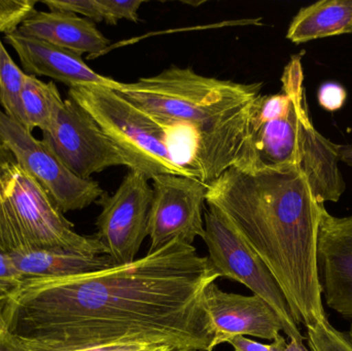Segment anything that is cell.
Returning a JSON list of instances; mask_svg holds the SVG:
<instances>
[{
	"label": "cell",
	"mask_w": 352,
	"mask_h": 351,
	"mask_svg": "<svg viewBox=\"0 0 352 351\" xmlns=\"http://www.w3.org/2000/svg\"><path fill=\"white\" fill-rule=\"evenodd\" d=\"M203 303L214 331L213 350L238 336L273 341L285 331L274 309L256 295L225 292L213 282L203 293Z\"/></svg>",
	"instance_id": "4fadbf2b"
},
{
	"label": "cell",
	"mask_w": 352,
	"mask_h": 351,
	"mask_svg": "<svg viewBox=\"0 0 352 351\" xmlns=\"http://www.w3.org/2000/svg\"><path fill=\"white\" fill-rule=\"evenodd\" d=\"M23 282L24 278L16 269L12 256L0 251V302H6Z\"/></svg>",
	"instance_id": "cb8c5ba5"
},
{
	"label": "cell",
	"mask_w": 352,
	"mask_h": 351,
	"mask_svg": "<svg viewBox=\"0 0 352 351\" xmlns=\"http://www.w3.org/2000/svg\"><path fill=\"white\" fill-rule=\"evenodd\" d=\"M63 101L55 82H45L26 74L22 90L24 127L31 133L35 128L47 131Z\"/></svg>",
	"instance_id": "ac0fdd59"
},
{
	"label": "cell",
	"mask_w": 352,
	"mask_h": 351,
	"mask_svg": "<svg viewBox=\"0 0 352 351\" xmlns=\"http://www.w3.org/2000/svg\"><path fill=\"white\" fill-rule=\"evenodd\" d=\"M318 273L327 305L349 321L352 335V216L338 218L320 210Z\"/></svg>",
	"instance_id": "7c38bea8"
},
{
	"label": "cell",
	"mask_w": 352,
	"mask_h": 351,
	"mask_svg": "<svg viewBox=\"0 0 352 351\" xmlns=\"http://www.w3.org/2000/svg\"><path fill=\"white\" fill-rule=\"evenodd\" d=\"M346 96V91L341 84L326 82L318 90V103L326 111H336L344 105Z\"/></svg>",
	"instance_id": "d4e9b609"
},
{
	"label": "cell",
	"mask_w": 352,
	"mask_h": 351,
	"mask_svg": "<svg viewBox=\"0 0 352 351\" xmlns=\"http://www.w3.org/2000/svg\"><path fill=\"white\" fill-rule=\"evenodd\" d=\"M307 339L312 351H352V335L339 331L331 325L329 319L308 326Z\"/></svg>",
	"instance_id": "ffe728a7"
},
{
	"label": "cell",
	"mask_w": 352,
	"mask_h": 351,
	"mask_svg": "<svg viewBox=\"0 0 352 351\" xmlns=\"http://www.w3.org/2000/svg\"><path fill=\"white\" fill-rule=\"evenodd\" d=\"M4 41L18 54L26 74L47 76L69 87L99 86L118 91L121 82L97 73L91 69L82 56L18 30L4 35Z\"/></svg>",
	"instance_id": "5bb4252c"
},
{
	"label": "cell",
	"mask_w": 352,
	"mask_h": 351,
	"mask_svg": "<svg viewBox=\"0 0 352 351\" xmlns=\"http://www.w3.org/2000/svg\"><path fill=\"white\" fill-rule=\"evenodd\" d=\"M287 351H312L310 348L304 346L303 341H298V340H289L287 344Z\"/></svg>",
	"instance_id": "4dcf8cb0"
},
{
	"label": "cell",
	"mask_w": 352,
	"mask_h": 351,
	"mask_svg": "<svg viewBox=\"0 0 352 351\" xmlns=\"http://www.w3.org/2000/svg\"><path fill=\"white\" fill-rule=\"evenodd\" d=\"M0 146L10 150L63 214L82 210L98 201L103 194L97 181L76 177L66 168L22 124L0 109Z\"/></svg>",
	"instance_id": "ba28073f"
},
{
	"label": "cell",
	"mask_w": 352,
	"mask_h": 351,
	"mask_svg": "<svg viewBox=\"0 0 352 351\" xmlns=\"http://www.w3.org/2000/svg\"><path fill=\"white\" fill-rule=\"evenodd\" d=\"M339 161H342L345 164L352 167V144L346 146H337Z\"/></svg>",
	"instance_id": "83f0119b"
},
{
	"label": "cell",
	"mask_w": 352,
	"mask_h": 351,
	"mask_svg": "<svg viewBox=\"0 0 352 351\" xmlns=\"http://www.w3.org/2000/svg\"><path fill=\"white\" fill-rule=\"evenodd\" d=\"M287 344L289 341H287V339L280 334L270 344V351H287Z\"/></svg>",
	"instance_id": "f1b7e54d"
},
{
	"label": "cell",
	"mask_w": 352,
	"mask_h": 351,
	"mask_svg": "<svg viewBox=\"0 0 352 351\" xmlns=\"http://www.w3.org/2000/svg\"><path fill=\"white\" fill-rule=\"evenodd\" d=\"M262 87V82L207 78L190 67L171 66L156 76L122 82L117 92L161 124L192 130L197 140L195 168L208 188L228 169L241 164L250 111Z\"/></svg>",
	"instance_id": "3957f363"
},
{
	"label": "cell",
	"mask_w": 352,
	"mask_h": 351,
	"mask_svg": "<svg viewBox=\"0 0 352 351\" xmlns=\"http://www.w3.org/2000/svg\"><path fill=\"white\" fill-rule=\"evenodd\" d=\"M352 33V0H322L301 8L289 25L287 38L304 43Z\"/></svg>",
	"instance_id": "e0dca14e"
},
{
	"label": "cell",
	"mask_w": 352,
	"mask_h": 351,
	"mask_svg": "<svg viewBox=\"0 0 352 351\" xmlns=\"http://www.w3.org/2000/svg\"><path fill=\"white\" fill-rule=\"evenodd\" d=\"M18 31L80 56L87 54L89 59L100 56L111 43L93 21L57 10H36Z\"/></svg>",
	"instance_id": "9a60e30c"
},
{
	"label": "cell",
	"mask_w": 352,
	"mask_h": 351,
	"mask_svg": "<svg viewBox=\"0 0 352 351\" xmlns=\"http://www.w3.org/2000/svg\"><path fill=\"white\" fill-rule=\"evenodd\" d=\"M122 351H170L166 346H148V344H129Z\"/></svg>",
	"instance_id": "4316f807"
},
{
	"label": "cell",
	"mask_w": 352,
	"mask_h": 351,
	"mask_svg": "<svg viewBox=\"0 0 352 351\" xmlns=\"http://www.w3.org/2000/svg\"><path fill=\"white\" fill-rule=\"evenodd\" d=\"M0 245L12 253L34 249H62L105 255L95 236L74 230L41 185L0 146Z\"/></svg>",
	"instance_id": "277c9868"
},
{
	"label": "cell",
	"mask_w": 352,
	"mask_h": 351,
	"mask_svg": "<svg viewBox=\"0 0 352 351\" xmlns=\"http://www.w3.org/2000/svg\"><path fill=\"white\" fill-rule=\"evenodd\" d=\"M10 256L24 280L67 278L116 266L107 255H86L62 249H34Z\"/></svg>",
	"instance_id": "2e32d148"
},
{
	"label": "cell",
	"mask_w": 352,
	"mask_h": 351,
	"mask_svg": "<svg viewBox=\"0 0 352 351\" xmlns=\"http://www.w3.org/2000/svg\"><path fill=\"white\" fill-rule=\"evenodd\" d=\"M43 146L76 177L91 179L109 167L129 163L96 122L68 97L56 113L51 126L43 132Z\"/></svg>",
	"instance_id": "9c48e42d"
},
{
	"label": "cell",
	"mask_w": 352,
	"mask_h": 351,
	"mask_svg": "<svg viewBox=\"0 0 352 351\" xmlns=\"http://www.w3.org/2000/svg\"><path fill=\"white\" fill-rule=\"evenodd\" d=\"M129 344H122V346H99V348H87V350H80L76 351H122Z\"/></svg>",
	"instance_id": "f546056e"
},
{
	"label": "cell",
	"mask_w": 352,
	"mask_h": 351,
	"mask_svg": "<svg viewBox=\"0 0 352 351\" xmlns=\"http://www.w3.org/2000/svg\"><path fill=\"white\" fill-rule=\"evenodd\" d=\"M26 73L14 63L0 39V105L14 121L25 126L22 90Z\"/></svg>",
	"instance_id": "d6986e66"
},
{
	"label": "cell",
	"mask_w": 352,
	"mask_h": 351,
	"mask_svg": "<svg viewBox=\"0 0 352 351\" xmlns=\"http://www.w3.org/2000/svg\"><path fill=\"white\" fill-rule=\"evenodd\" d=\"M202 239L208 251V260L219 278L235 280L268 303L279 315L289 340L303 341L299 325L278 282L266 264L241 235L214 206L208 205L203 214Z\"/></svg>",
	"instance_id": "52a82bcc"
},
{
	"label": "cell",
	"mask_w": 352,
	"mask_h": 351,
	"mask_svg": "<svg viewBox=\"0 0 352 351\" xmlns=\"http://www.w3.org/2000/svg\"><path fill=\"white\" fill-rule=\"evenodd\" d=\"M3 329H6L3 317V302H0V331H2Z\"/></svg>",
	"instance_id": "1f68e13d"
},
{
	"label": "cell",
	"mask_w": 352,
	"mask_h": 351,
	"mask_svg": "<svg viewBox=\"0 0 352 351\" xmlns=\"http://www.w3.org/2000/svg\"><path fill=\"white\" fill-rule=\"evenodd\" d=\"M153 181L152 208L148 220V253L173 240L192 245L204 234L203 210L207 187L200 181L175 174H160Z\"/></svg>",
	"instance_id": "8fae6325"
},
{
	"label": "cell",
	"mask_w": 352,
	"mask_h": 351,
	"mask_svg": "<svg viewBox=\"0 0 352 351\" xmlns=\"http://www.w3.org/2000/svg\"><path fill=\"white\" fill-rule=\"evenodd\" d=\"M214 206L266 264L298 325L327 321L318 273L320 210L297 167H232L207 188Z\"/></svg>",
	"instance_id": "7a4b0ae2"
},
{
	"label": "cell",
	"mask_w": 352,
	"mask_h": 351,
	"mask_svg": "<svg viewBox=\"0 0 352 351\" xmlns=\"http://www.w3.org/2000/svg\"><path fill=\"white\" fill-rule=\"evenodd\" d=\"M50 10L78 14L95 22H102L103 14L98 0H41Z\"/></svg>",
	"instance_id": "603a6c76"
},
{
	"label": "cell",
	"mask_w": 352,
	"mask_h": 351,
	"mask_svg": "<svg viewBox=\"0 0 352 351\" xmlns=\"http://www.w3.org/2000/svg\"><path fill=\"white\" fill-rule=\"evenodd\" d=\"M217 278L208 257L173 240L126 265L24 280L3 302L4 323L29 351L122 344L213 351L203 293Z\"/></svg>",
	"instance_id": "6da1fadb"
},
{
	"label": "cell",
	"mask_w": 352,
	"mask_h": 351,
	"mask_svg": "<svg viewBox=\"0 0 352 351\" xmlns=\"http://www.w3.org/2000/svg\"><path fill=\"white\" fill-rule=\"evenodd\" d=\"M281 80L283 93L261 95L252 105L248 141L238 168H299L306 131L312 125L300 56L292 58Z\"/></svg>",
	"instance_id": "8992f818"
},
{
	"label": "cell",
	"mask_w": 352,
	"mask_h": 351,
	"mask_svg": "<svg viewBox=\"0 0 352 351\" xmlns=\"http://www.w3.org/2000/svg\"><path fill=\"white\" fill-rule=\"evenodd\" d=\"M76 101L121 150L129 170L150 181L160 174L196 179L194 173L176 164L167 146L166 129L154 117L105 87L78 86L68 90Z\"/></svg>",
	"instance_id": "5b68a950"
},
{
	"label": "cell",
	"mask_w": 352,
	"mask_h": 351,
	"mask_svg": "<svg viewBox=\"0 0 352 351\" xmlns=\"http://www.w3.org/2000/svg\"><path fill=\"white\" fill-rule=\"evenodd\" d=\"M103 14V21L109 25H116L118 21L128 20L138 22V10L144 4L142 0H98Z\"/></svg>",
	"instance_id": "7402d4cb"
},
{
	"label": "cell",
	"mask_w": 352,
	"mask_h": 351,
	"mask_svg": "<svg viewBox=\"0 0 352 351\" xmlns=\"http://www.w3.org/2000/svg\"><path fill=\"white\" fill-rule=\"evenodd\" d=\"M228 343L235 351H270V344L260 343L244 336L234 337Z\"/></svg>",
	"instance_id": "484cf974"
},
{
	"label": "cell",
	"mask_w": 352,
	"mask_h": 351,
	"mask_svg": "<svg viewBox=\"0 0 352 351\" xmlns=\"http://www.w3.org/2000/svg\"><path fill=\"white\" fill-rule=\"evenodd\" d=\"M37 0H0V34H12L36 12Z\"/></svg>",
	"instance_id": "44dd1931"
},
{
	"label": "cell",
	"mask_w": 352,
	"mask_h": 351,
	"mask_svg": "<svg viewBox=\"0 0 352 351\" xmlns=\"http://www.w3.org/2000/svg\"><path fill=\"white\" fill-rule=\"evenodd\" d=\"M153 196L148 179L142 173L129 170L115 194L105 192L96 202L102 207L96 220V237L115 265L135 261L148 236Z\"/></svg>",
	"instance_id": "30bf717a"
}]
</instances>
